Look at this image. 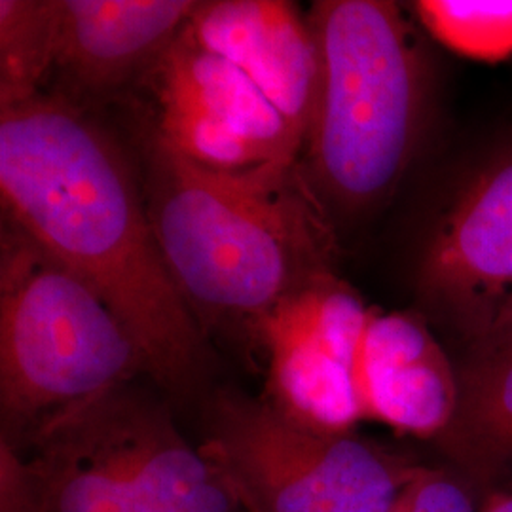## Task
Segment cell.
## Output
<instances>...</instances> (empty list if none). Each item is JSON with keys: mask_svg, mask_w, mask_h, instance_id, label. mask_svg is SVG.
<instances>
[{"mask_svg": "<svg viewBox=\"0 0 512 512\" xmlns=\"http://www.w3.org/2000/svg\"><path fill=\"white\" fill-rule=\"evenodd\" d=\"M329 348L361 421L435 440L452 418L456 363L418 315L355 304L334 323Z\"/></svg>", "mask_w": 512, "mask_h": 512, "instance_id": "cell-9", "label": "cell"}, {"mask_svg": "<svg viewBox=\"0 0 512 512\" xmlns=\"http://www.w3.org/2000/svg\"><path fill=\"white\" fill-rule=\"evenodd\" d=\"M143 353L80 275L4 219L0 245V442L131 384Z\"/></svg>", "mask_w": 512, "mask_h": 512, "instance_id": "cell-5", "label": "cell"}, {"mask_svg": "<svg viewBox=\"0 0 512 512\" xmlns=\"http://www.w3.org/2000/svg\"><path fill=\"white\" fill-rule=\"evenodd\" d=\"M200 450L245 512H389L421 469L351 433L300 427L232 391L209 406Z\"/></svg>", "mask_w": 512, "mask_h": 512, "instance_id": "cell-6", "label": "cell"}, {"mask_svg": "<svg viewBox=\"0 0 512 512\" xmlns=\"http://www.w3.org/2000/svg\"><path fill=\"white\" fill-rule=\"evenodd\" d=\"M139 175L167 270L205 323L249 332L275 306L332 272L327 211L304 169L283 179L203 171L148 137Z\"/></svg>", "mask_w": 512, "mask_h": 512, "instance_id": "cell-2", "label": "cell"}, {"mask_svg": "<svg viewBox=\"0 0 512 512\" xmlns=\"http://www.w3.org/2000/svg\"><path fill=\"white\" fill-rule=\"evenodd\" d=\"M196 0H59V95L86 109L141 84L183 35Z\"/></svg>", "mask_w": 512, "mask_h": 512, "instance_id": "cell-10", "label": "cell"}, {"mask_svg": "<svg viewBox=\"0 0 512 512\" xmlns=\"http://www.w3.org/2000/svg\"><path fill=\"white\" fill-rule=\"evenodd\" d=\"M152 137L203 171L283 179L302 169V141L255 84L205 50L188 27L148 71Z\"/></svg>", "mask_w": 512, "mask_h": 512, "instance_id": "cell-7", "label": "cell"}, {"mask_svg": "<svg viewBox=\"0 0 512 512\" xmlns=\"http://www.w3.org/2000/svg\"><path fill=\"white\" fill-rule=\"evenodd\" d=\"M456 408L435 442L465 482L512 486V327L463 344Z\"/></svg>", "mask_w": 512, "mask_h": 512, "instance_id": "cell-12", "label": "cell"}, {"mask_svg": "<svg viewBox=\"0 0 512 512\" xmlns=\"http://www.w3.org/2000/svg\"><path fill=\"white\" fill-rule=\"evenodd\" d=\"M421 25L446 48L499 61L512 54V0H420Z\"/></svg>", "mask_w": 512, "mask_h": 512, "instance_id": "cell-14", "label": "cell"}, {"mask_svg": "<svg viewBox=\"0 0 512 512\" xmlns=\"http://www.w3.org/2000/svg\"><path fill=\"white\" fill-rule=\"evenodd\" d=\"M188 31L238 67L304 145L319 86V48L308 14L287 0H205Z\"/></svg>", "mask_w": 512, "mask_h": 512, "instance_id": "cell-11", "label": "cell"}, {"mask_svg": "<svg viewBox=\"0 0 512 512\" xmlns=\"http://www.w3.org/2000/svg\"><path fill=\"white\" fill-rule=\"evenodd\" d=\"M418 291L463 344L512 327V147L459 186L423 249Z\"/></svg>", "mask_w": 512, "mask_h": 512, "instance_id": "cell-8", "label": "cell"}, {"mask_svg": "<svg viewBox=\"0 0 512 512\" xmlns=\"http://www.w3.org/2000/svg\"><path fill=\"white\" fill-rule=\"evenodd\" d=\"M403 499L410 512H478L461 476L429 467L410 480Z\"/></svg>", "mask_w": 512, "mask_h": 512, "instance_id": "cell-15", "label": "cell"}, {"mask_svg": "<svg viewBox=\"0 0 512 512\" xmlns=\"http://www.w3.org/2000/svg\"><path fill=\"white\" fill-rule=\"evenodd\" d=\"M59 48V0H0V110L44 93Z\"/></svg>", "mask_w": 512, "mask_h": 512, "instance_id": "cell-13", "label": "cell"}, {"mask_svg": "<svg viewBox=\"0 0 512 512\" xmlns=\"http://www.w3.org/2000/svg\"><path fill=\"white\" fill-rule=\"evenodd\" d=\"M308 16L319 86L302 169L323 209L357 217L384 202L416 156L429 69L395 2L319 0Z\"/></svg>", "mask_w": 512, "mask_h": 512, "instance_id": "cell-3", "label": "cell"}, {"mask_svg": "<svg viewBox=\"0 0 512 512\" xmlns=\"http://www.w3.org/2000/svg\"><path fill=\"white\" fill-rule=\"evenodd\" d=\"M4 219L80 275L122 319L173 397L205 374L202 325L167 270L139 173L84 107L42 93L0 110Z\"/></svg>", "mask_w": 512, "mask_h": 512, "instance_id": "cell-1", "label": "cell"}, {"mask_svg": "<svg viewBox=\"0 0 512 512\" xmlns=\"http://www.w3.org/2000/svg\"><path fill=\"white\" fill-rule=\"evenodd\" d=\"M478 512H512V486L488 492Z\"/></svg>", "mask_w": 512, "mask_h": 512, "instance_id": "cell-16", "label": "cell"}, {"mask_svg": "<svg viewBox=\"0 0 512 512\" xmlns=\"http://www.w3.org/2000/svg\"><path fill=\"white\" fill-rule=\"evenodd\" d=\"M169 410L133 385L0 442V512H239Z\"/></svg>", "mask_w": 512, "mask_h": 512, "instance_id": "cell-4", "label": "cell"}, {"mask_svg": "<svg viewBox=\"0 0 512 512\" xmlns=\"http://www.w3.org/2000/svg\"><path fill=\"white\" fill-rule=\"evenodd\" d=\"M389 512H410L408 511V507H406V503H404L403 494L399 495V499L395 501L393 509Z\"/></svg>", "mask_w": 512, "mask_h": 512, "instance_id": "cell-17", "label": "cell"}]
</instances>
